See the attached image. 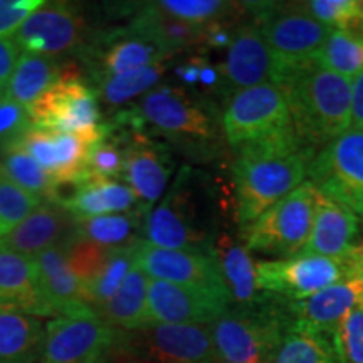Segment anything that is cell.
Here are the masks:
<instances>
[{"mask_svg": "<svg viewBox=\"0 0 363 363\" xmlns=\"http://www.w3.org/2000/svg\"><path fill=\"white\" fill-rule=\"evenodd\" d=\"M233 185L235 219L240 229L251 225L267 208L305 184L311 150L288 135L254 147L235 150Z\"/></svg>", "mask_w": 363, "mask_h": 363, "instance_id": "6da1fadb", "label": "cell"}, {"mask_svg": "<svg viewBox=\"0 0 363 363\" xmlns=\"http://www.w3.org/2000/svg\"><path fill=\"white\" fill-rule=\"evenodd\" d=\"M274 84L284 93L299 142L311 152L350 130V79L311 61L281 72Z\"/></svg>", "mask_w": 363, "mask_h": 363, "instance_id": "7a4b0ae2", "label": "cell"}, {"mask_svg": "<svg viewBox=\"0 0 363 363\" xmlns=\"http://www.w3.org/2000/svg\"><path fill=\"white\" fill-rule=\"evenodd\" d=\"M143 234L155 247L212 254L217 207L208 177L182 167L165 195L148 211Z\"/></svg>", "mask_w": 363, "mask_h": 363, "instance_id": "3957f363", "label": "cell"}, {"mask_svg": "<svg viewBox=\"0 0 363 363\" xmlns=\"http://www.w3.org/2000/svg\"><path fill=\"white\" fill-rule=\"evenodd\" d=\"M150 133L184 145L199 155L216 153L222 133V113L211 99L197 96L182 86L160 84L145 93L130 108Z\"/></svg>", "mask_w": 363, "mask_h": 363, "instance_id": "277c9868", "label": "cell"}, {"mask_svg": "<svg viewBox=\"0 0 363 363\" xmlns=\"http://www.w3.org/2000/svg\"><path fill=\"white\" fill-rule=\"evenodd\" d=\"M289 323L286 299L272 296L254 310L230 308L207 326L219 360L267 363Z\"/></svg>", "mask_w": 363, "mask_h": 363, "instance_id": "5b68a950", "label": "cell"}, {"mask_svg": "<svg viewBox=\"0 0 363 363\" xmlns=\"http://www.w3.org/2000/svg\"><path fill=\"white\" fill-rule=\"evenodd\" d=\"M222 133L234 150L296 133L279 86L264 83L230 94L222 110Z\"/></svg>", "mask_w": 363, "mask_h": 363, "instance_id": "8992f818", "label": "cell"}, {"mask_svg": "<svg viewBox=\"0 0 363 363\" xmlns=\"http://www.w3.org/2000/svg\"><path fill=\"white\" fill-rule=\"evenodd\" d=\"M318 199V189L306 180L251 225L240 229V240L251 252L279 259L298 256L310 239Z\"/></svg>", "mask_w": 363, "mask_h": 363, "instance_id": "52a82bcc", "label": "cell"}, {"mask_svg": "<svg viewBox=\"0 0 363 363\" xmlns=\"http://www.w3.org/2000/svg\"><path fill=\"white\" fill-rule=\"evenodd\" d=\"M252 21L274 59V79L281 72L311 62L330 38V27L316 21L303 4H252ZM274 83V81H272Z\"/></svg>", "mask_w": 363, "mask_h": 363, "instance_id": "ba28073f", "label": "cell"}, {"mask_svg": "<svg viewBox=\"0 0 363 363\" xmlns=\"http://www.w3.org/2000/svg\"><path fill=\"white\" fill-rule=\"evenodd\" d=\"M360 276L358 246L343 257L298 254L288 259L257 262V283L262 291L288 301H299L330 286Z\"/></svg>", "mask_w": 363, "mask_h": 363, "instance_id": "9c48e42d", "label": "cell"}, {"mask_svg": "<svg viewBox=\"0 0 363 363\" xmlns=\"http://www.w3.org/2000/svg\"><path fill=\"white\" fill-rule=\"evenodd\" d=\"M29 115L38 130L79 135L93 142L103 133L96 91L81 79L79 71L71 65L66 66L65 76L29 108Z\"/></svg>", "mask_w": 363, "mask_h": 363, "instance_id": "30bf717a", "label": "cell"}, {"mask_svg": "<svg viewBox=\"0 0 363 363\" xmlns=\"http://www.w3.org/2000/svg\"><path fill=\"white\" fill-rule=\"evenodd\" d=\"M310 182L363 219V131L348 130L325 145L308 165Z\"/></svg>", "mask_w": 363, "mask_h": 363, "instance_id": "8fae6325", "label": "cell"}, {"mask_svg": "<svg viewBox=\"0 0 363 363\" xmlns=\"http://www.w3.org/2000/svg\"><path fill=\"white\" fill-rule=\"evenodd\" d=\"M123 333L96 313L57 316L45 325L39 363H106L120 347Z\"/></svg>", "mask_w": 363, "mask_h": 363, "instance_id": "7c38bea8", "label": "cell"}, {"mask_svg": "<svg viewBox=\"0 0 363 363\" xmlns=\"http://www.w3.org/2000/svg\"><path fill=\"white\" fill-rule=\"evenodd\" d=\"M116 123L125 128L123 179L148 214L169 190L175 170L174 152L169 143L160 142L147 130Z\"/></svg>", "mask_w": 363, "mask_h": 363, "instance_id": "4fadbf2b", "label": "cell"}, {"mask_svg": "<svg viewBox=\"0 0 363 363\" xmlns=\"http://www.w3.org/2000/svg\"><path fill=\"white\" fill-rule=\"evenodd\" d=\"M121 345L153 363H217L214 342L207 325L155 323L123 331Z\"/></svg>", "mask_w": 363, "mask_h": 363, "instance_id": "5bb4252c", "label": "cell"}, {"mask_svg": "<svg viewBox=\"0 0 363 363\" xmlns=\"http://www.w3.org/2000/svg\"><path fill=\"white\" fill-rule=\"evenodd\" d=\"M21 51L57 57L79 51L86 39V21L78 7L66 2H44L12 35Z\"/></svg>", "mask_w": 363, "mask_h": 363, "instance_id": "9a60e30c", "label": "cell"}, {"mask_svg": "<svg viewBox=\"0 0 363 363\" xmlns=\"http://www.w3.org/2000/svg\"><path fill=\"white\" fill-rule=\"evenodd\" d=\"M227 310H230L229 294L167 281H148V313L152 325H211Z\"/></svg>", "mask_w": 363, "mask_h": 363, "instance_id": "2e32d148", "label": "cell"}, {"mask_svg": "<svg viewBox=\"0 0 363 363\" xmlns=\"http://www.w3.org/2000/svg\"><path fill=\"white\" fill-rule=\"evenodd\" d=\"M135 264L150 279L229 294L214 254L162 249L152 246L143 239L136 249Z\"/></svg>", "mask_w": 363, "mask_h": 363, "instance_id": "e0dca14e", "label": "cell"}, {"mask_svg": "<svg viewBox=\"0 0 363 363\" xmlns=\"http://www.w3.org/2000/svg\"><path fill=\"white\" fill-rule=\"evenodd\" d=\"M219 67L224 78L227 98L239 89L274 81V59L256 22L238 24Z\"/></svg>", "mask_w": 363, "mask_h": 363, "instance_id": "ac0fdd59", "label": "cell"}, {"mask_svg": "<svg viewBox=\"0 0 363 363\" xmlns=\"http://www.w3.org/2000/svg\"><path fill=\"white\" fill-rule=\"evenodd\" d=\"M93 143V140L79 135L56 133L30 126L13 148L33 157L54 180H69L88 179L86 160Z\"/></svg>", "mask_w": 363, "mask_h": 363, "instance_id": "d6986e66", "label": "cell"}, {"mask_svg": "<svg viewBox=\"0 0 363 363\" xmlns=\"http://www.w3.org/2000/svg\"><path fill=\"white\" fill-rule=\"evenodd\" d=\"M212 254L230 296V308L254 310L272 298L259 288L257 264L242 240L229 233H217Z\"/></svg>", "mask_w": 363, "mask_h": 363, "instance_id": "ffe728a7", "label": "cell"}, {"mask_svg": "<svg viewBox=\"0 0 363 363\" xmlns=\"http://www.w3.org/2000/svg\"><path fill=\"white\" fill-rule=\"evenodd\" d=\"M363 308V278L355 276L299 301H288L286 310L293 321L308 328L335 335L352 311Z\"/></svg>", "mask_w": 363, "mask_h": 363, "instance_id": "44dd1931", "label": "cell"}, {"mask_svg": "<svg viewBox=\"0 0 363 363\" xmlns=\"http://www.w3.org/2000/svg\"><path fill=\"white\" fill-rule=\"evenodd\" d=\"M0 311L54 316L40 291L33 256L0 249Z\"/></svg>", "mask_w": 363, "mask_h": 363, "instance_id": "7402d4cb", "label": "cell"}, {"mask_svg": "<svg viewBox=\"0 0 363 363\" xmlns=\"http://www.w3.org/2000/svg\"><path fill=\"white\" fill-rule=\"evenodd\" d=\"M167 57L170 56L153 44L128 33L125 27L106 34V38H103L98 45L89 48L88 62L94 81H99L145 66L160 65Z\"/></svg>", "mask_w": 363, "mask_h": 363, "instance_id": "603a6c76", "label": "cell"}, {"mask_svg": "<svg viewBox=\"0 0 363 363\" xmlns=\"http://www.w3.org/2000/svg\"><path fill=\"white\" fill-rule=\"evenodd\" d=\"M76 229V219L66 208L43 202L16 229L0 239V249L26 256L57 247Z\"/></svg>", "mask_w": 363, "mask_h": 363, "instance_id": "cb8c5ba5", "label": "cell"}, {"mask_svg": "<svg viewBox=\"0 0 363 363\" xmlns=\"http://www.w3.org/2000/svg\"><path fill=\"white\" fill-rule=\"evenodd\" d=\"M33 257L38 266L40 291L54 315L79 316L94 313L86 301L83 286L59 247L45 249Z\"/></svg>", "mask_w": 363, "mask_h": 363, "instance_id": "d4e9b609", "label": "cell"}, {"mask_svg": "<svg viewBox=\"0 0 363 363\" xmlns=\"http://www.w3.org/2000/svg\"><path fill=\"white\" fill-rule=\"evenodd\" d=\"M357 235L358 217L350 208L320 194L310 239L299 254L343 257L355 249Z\"/></svg>", "mask_w": 363, "mask_h": 363, "instance_id": "484cf974", "label": "cell"}, {"mask_svg": "<svg viewBox=\"0 0 363 363\" xmlns=\"http://www.w3.org/2000/svg\"><path fill=\"white\" fill-rule=\"evenodd\" d=\"M128 33L136 38L147 40L160 49L167 56H174L175 52L203 44L206 38V26L190 24L180 21L170 13L163 12L155 2H150L140 9L131 17Z\"/></svg>", "mask_w": 363, "mask_h": 363, "instance_id": "4316f807", "label": "cell"}, {"mask_svg": "<svg viewBox=\"0 0 363 363\" xmlns=\"http://www.w3.org/2000/svg\"><path fill=\"white\" fill-rule=\"evenodd\" d=\"M65 208L76 220L138 211L147 214L128 185L120 180L103 179H86Z\"/></svg>", "mask_w": 363, "mask_h": 363, "instance_id": "83f0119b", "label": "cell"}, {"mask_svg": "<svg viewBox=\"0 0 363 363\" xmlns=\"http://www.w3.org/2000/svg\"><path fill=\"white\" fill-rule=\"evenodd\" d=\"M148 276L133 266L110 301L98 311L108 325L123 331H138L152 325L148 313Z\"/></svg>", "mask_w": 363, "mask_h": 363, "instance_id": "f1b7e54d", "label": "cell"}, {"mask_svg": "<svg viewBox=\"0 0 363 363\" xmlns=\"http://www.w3.org/2000/svg\"><path fill=\"white\" fill-rule=\"evenodd\" d=\"M66 66L54 57L22 52L9 79L6 94L29 110L45 91L65 76Z\"/></svg>", "mask_w": 363, "mask_h": 363, "instance_id": "f546056e", "label": "cell"}, {"mask_svg": "<svg viewBox=\"0 0 363 363\" xmlns=\"http://www.w3.org/2000/svg\"><path fill=\"white\" fill-rule=\"evenodd\" d=\"M45 326L35 316L0 311V363H39Z\"/></svg>", "mask_w": 363, "mask_h": 363, "instance_id": "4dcf8cb0", "label": "cell"}, {"mask_svg": "<svg viewBox=\"0 0 363 363\" xmlns=\"http://www.w3.org/2000/svg\"><path fill=\"white\" fill-rule=\"evenodd\" d=\"M267 363H342L335 335L291 320Z\"/></svg>", "mask_w": 363, "mask_h": 363, "instance_id": "1f68e13d", "label": "cell"}, {"mask_svg": "<svg viewBox=\"0 0 363 363\" xmlns=\"http://www.w3.org/2000/svg\"><path fill=\"white\" fill-rule=\"evenodd\" d=\"M57 247L62 252V256L66 257L71 271L74 272V276L83 286L84 298L88 301L91 289L94 288L99 276H101L113 249L99 246L98 242L86 238L78 227Z\"/></svg>", "mask_w": 363, "mask_h": 363, "instance_id": "d6a6232c", "label": "cell"}, {"mask_svg": "<svg viewBox=\"0 0 363 363\" xmlns=\"http://www.w3.org/2000/svg\"><path fill=\"white\" fill-rule=\"evenodd\" d=\"M145 217L147 214L142 211L128 212V214L98 216L76 220V227L99 246L120 249L142 240L140 233L145 227Z\"/></svg>", "mask_w": 363, "mask_h": 363, "instance_id": "836d02e7", "label": "cell"}, {"mask_svg": "<svg viewBox=\"0 0 363 363\" xmlns=\"http://www.w3.org/2000/svg\"><path fill=\"white\" fill-rule=\"evenodd\" d=\"M318 66L353 79L363 72V30H331L313 59Z\"/></svg>", "mask_w": 363, "mask_h": 363, "instance_id": "e575fe53", "label": "cell"}, {"mask_svg": "<svg viewBox=\"0 0 363 363\" xmlns=\"http://www.w3.org/2000/svg\"><path fill=\"white\" fill-rule=\"evenodd\" d=\"M125 174V128L115 120L103 123V133L91 145L86 160L88 179L116 180Z\"/></svg>", "mask_w": 363, "mask_h": 363, "instance_id": "d590c367", "label": "cell"}, {"mask_svg": "<svg viewBox=\"0 0 363 363\" xmlns=\"http://www.w3.org/2000/svg\"><path fill=\"white\" fill-rule=\"evenodd\" d=\"M165 71L167 66L160 62V65L145 66L140 69L123 72V74L99 79L96 81L98 99H101V103L111 108L123 106L131 99L138 96L142 98L145 93L155 88Z\"/></svg>", "mask_w": 363, "mask_h": 363, "instance_id": "8d00e7d4", "label": "cell"}, {"mask_svg": "<svg viewBox=\"0 0 363 363\" xmlns=\"http://www.w3.org/2000/svg\"><path fill=\"white\" fill-rule=\"evenodd\" d=\"M175 78L180 81L184 89L197 96L214 101L217 96L227 99V89L219 65H214L207 56L197 54L179 62L174 67Z\"/></svg>", "mask_w": 363, "mask_h": 363, "instance_id": "74e56055", "label": "cell"}, {"mask_svg": "<svg viewBox=\"0 0 363 363\" xmlns=\"http://www.w3.org/2000/svg\"><path fill=\"white\" fill-rule=\"evenodd\" d=\"M0 172L7 177L12 184L29 192L40 201H48V195L51 192L54 179L45 174L43 167L21 150H9L0 155Z\"/></svg>", "mask_w": 363, "mask_h": 363, "instance_id": "f35d334b", "label": "cell"}, {"mask_svg": "<svg viewBox=\"0 0 363 363\" xmlns=\"http://www.w3.org/2000/svg\"><path fill=\"white\" fill-rule=\"evenodd\" d=\"M163 12L177 19L197 26H208L214 22H229L239 11L240 4L224 0H160L155 2Z\"/></svg>", "mask_w": 363, "mask_h": 363, "instance_id": "ab89813d", "label": "cell"}, {"mask_svg": "<svg viewBox=\"0 0 363 363\" xmlns=\"http://www.w3.org/2000/svg\"><path fill=\"white\" fill-rule=\"evenodd\" d=\"M142 240H138L136 244H131V246L113 249L111 251L110 259H108L101 276H99L94 288L91 289L88 298L91 310L96 313V315L98 311L115 296L118 288H120L121 283L125 281L126 274H128L131 267L135 266L136 249H138V244L142 242Z\"/></svg>", "mask_w": 363, "mask_h": 363, "instance_id": "60d3db41", "label": "cell"}, {"mask_svg": "<svg viewBox=\"0 0 363 363\" xmlns=\"http://www.w3.org/2000/svg\"><path fill=\"white\" fill-rule=\"evenodd\" d=\"M303 6L330 29L363 30V0H311Z\"/></svg>", "mask_w": 363, "mask_h": 363, "instance_id": "b9f144b4", "label": "cell"}, {"mask_svg": "<svg viewBox=\"0 0 363 363\" xmlns=\"http://www.w3.org/2000/svg\"><path fill=\"white\" fill-rule=\"evenodd\" d=\"M40 203V199L17 187L0 172V239L33 214Z\"/></svg>", "mask_w": 363, "mask_h": 363, "instance_id": "7bdbcfd3", "label": "cell"}, {"mask_svg": "<svg viewBox=\"0 0 363 363\" xmlns=\"http://www.w3.org/2000/svg\"><path fill=\"white\" fill-rule=\"evenodd\" d=\"M33 126L29 110L21 106L6 94L0 93V155L19 143L26 131Z\"/></svg>", "mask_w": 363, "mask_h": 363, "instance_id": "ee69618b", "label": "cell"}, {"mask_svg": "<svg viewBox=\"0 0 363 363\" xmlns=\"http://www.w3.org/2000/svg\"><path fill=\"white\" fill-rule=\"evenodd\" d=\"M342 363H363V308L352 311L335 331Z\"/></svg>", "mask_w": 363, "mask_h": 363, "instance_id": "f6af8a7d", "label": "cell"}, {"mask_svg": "<svg viewBox=\"0 0 363 363\" xmlns=\"http://www.w3.org/2000/svg\"><path fill=\"white\" fill-rule=\"evenodd\" d=\"M44 6V0H0V38L19 29L22 22Z\"/></svg>", "mask_w": 363, "mask_h": 363, "instance_id": "bcb514c9", "label": "cell"}, {"mask_svg": "<svg viewBox=\"0 0 363 363\" xmlns=\"http://www.w3.org/2000/svg\"><path fill=\"white\" fill-rule=\"evenodd\" d=\"M21 57V49L13 43L11 35L9 38H0V93L6 91L9 79H11L13 69H16L17 61Z\"/></svg>", "mask_w": 363, "mask_h": 363, "instance_id": "7dc6e473", "label": "cell"}, {"mask_svg": "<svg viewBox=\"0 0 363 363\" xmlns=\"http://www.w3.org/2000/svg\"><path fill=\"white\" fill-rule=\"evenodd\" d=\"M352 81V130L363 131V72Z\"/></svg>", "mask_w": 363, "mask_h": 363, "instance_id": "c3c4849f", "label": "cell"}, {"mask_svg": "<svg viewBox=\"0 0 363 363\" xmlns=\"http://www.w3.org/2000/svg\"><path fill=\"white\" fill-rule=\"evenodd\" d=\"M121 340H123V338H121ZM108 362H110V363H153L152 360H148V358H145L142 355H138V353H135V352L128 350V348H125L121 343Z\"/></svg>", "mask_w": 363, "mask_h": 363, "instance_id": "681fc988", "label": "cell"}, {"mask_svg": "<svg viewBox=\"0 0 363 363\" xmlns=\"http://www.w3.org/2000/svg\"><path fill=\"white\" fill-rule=\"evenodd\" d=\"M358 252H360V276L363 278V244L358 246Z\"/></svg>", "mask_w": 363, "mask_h": 363, "instance_id": "f907efd6", "label": "cell"}, {"mask_svg": "<svg viewBox=\"0 0 363 363\" xmlns=\"http://www.w3.org/2000/svg\"><path fill=\"white\" fill-rule=\"evenodd\" d=\"M217 363H235V362H224V360H219Z\"/></svg>", "mask_w": 363, "mask_h": 363, "instance_id": "816d5d0a", "label": "cell"}]
</instances>
